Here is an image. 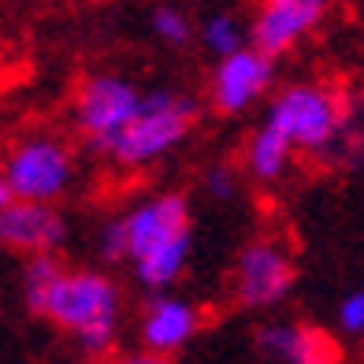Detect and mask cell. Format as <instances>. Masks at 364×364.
Segmentation results:
<instances>
[{
  "mask_svg": "<svg viewBox=\"0 0 364 364\" xmlns=\"http://www.w3.org/2000/svg\"><path fill=\"white\" fill-rule=\"evenodd\" d=\"M264 123H272L294 153H305L316 164L350 168L357 160L353 101H350V90L335 86V82H294V86H283L272 97Z\"/></svg>",
  "mask_w": 364,
  "mask_h": 364,
  "instance_id": "1",
  "label": "cell"
},
{
  "mask_svg": "<svg viewBox=\"0 0 364 364\" xmlns=\"http://www.w3.org/2000/svg\"><path fill=\"white\" fill-rule=\"evenodd\" d=\"M30 312L71 335L82 353L105 357L119 335L123 294L105 272H71L60 264Z\"/></svg>",
  "mask_w": 364,
  "mask_h": 364,
  "instance_id": "2",
  "label": "cell"
},
{
  "mask_svg": "<svg viewBox=\"0 0 364 364\" xmlns=\"http://www.w3.org/2000/svg\"><path fill=\"white\" fill-rule=\"evenodd\" d=\"M123 223L127 260L134 264V275L145 290H168L175 287L193 253V230H190V201L182 193H156L130 208Z\"/></svg>",
  "mask_w": 364,
  "mask_h": 364,
  "instance_id": "3",
  "label": "cell"
},
{
  "mask_svg": "<svg viewBox=\"0 0 364 364\" xmlns=\"http://www.w3.org/2000/svg\"><path fill=\"white\" fill-rule=\"evenodd\" d=\"M197 119H201V105L190 93H175L168 86H156V90L141 93V101L130 112V119L97 153L105 160H112L115 168L138 171V168L156 164L175 145L186 141L190 130L197 127Z\"/></svg>",
  "mask_w": 364,
  "mask_h": 364,
  "instance_id": "4",
  "label": "cell"
},
{
  "mask_svg": "<svg viewBox=\"0 0 364 364\" xmlns=\"http://www.w3.org/2000/svg\"><path fill=\"white\" fill-rule=\"evenodd\" d=\"M0 178L11 197L56 205L75 182V153L60 134H26L8 149Z\"/></svg>",
  "mask_w": 364,
  "mask_h": 364,
  "instance_id": "5",
  "label": "cell"
},
{
  "mask_svg": "<svg viewBox=\"0 0 364 364\" xmlns=\"http://www.w3.org/2000/svg\"><path fill=\"white\" fill-rule=\"evenodd\" d=\"M138 101H141V90L127 75L97 71V75H86L78 82L75 101H71V119L78 127V134L86 138V145L97 153L130 119V112L138 108Z\"/></svg>",
  "mask_w": 364,
  "mask_h": 364,
  "instance_id": "6",
  "label": "cell"
},
{
  "mask_svg": "<svg viewBox=\"0 0 364 364\" xmlns=\"http://www.w3.org/2000/svg\"><path fill=\"white\" fill-rule=\"evenodd\" d=\"M297 283V264L275 238L250 242L235 260V301L250 312H264L287 301Z\"/></svg>",
  "mask_w": 364,
  "mask_h": 364,
  "instance_id": "7",
  "label": "cell"
},
{
  "mask_svg": "<svg viewBox=\"0 0 364 364\" xmlns=\"http://www.w3.org/2000/svg\"><path fill=\"white\" fill-rule=\"evenodd\" d=\"M331 4L335 0H253V19L245 38L253 48L279 60L327 23Z\"/></svg>",
  "mask_w": 364,
  "mask_h": 364,
  "instance_id": "8",
  "label": "cell"
},
{
  "mask_svg": "<svg viewBox=\"0 0 364 364\" xmlns=\"http://www.w3.org/2000/svg\"><path fill=\"white\" fill-rule=\"evenodd\" d=\"M275 86V60L245 41L235 53L220 56L208 82V101L220 115H242L260 105Z\"/></svg>",
  "mask_w": 364,
  "mask_h": 364,
  "instance_id": "9",
  "label": "cell"
},
{
  "mask_svg": "<svg viewBox=\"0 0 364 364\" xmlns=\"http://www.w3.org/2000/svg\"><path fill=\"white\" fill-rule=\"evenodd\" d=\"M63 242H68V220L53 201L11 197L8 205H0V250L34 257V253H60Z\"/></svg>",
  "mask_w": 364,
  "mask_h": 364,
  "instance_id": "10",
  "label": "cell"
},
{
  "mask_svg": "<svg viewBox=\"0 0 364 364\" xmlns=\"http://www.w3.org/2000/svg\"><path fill=\"white\" fill-rule=\"evenodd\" d=\"M257 353L264 360H283V364H335L342 360V346L316 323L283 320V323H264L257 331Z\"/></svg>",
  "mask_w": 364,
  "mask_h": 364,
  "instance_id": "11",
  "label": "cell"
},
{
  "mask_svg": "<svg viewBox=\"0 0 364 364\" xmlns=\"http://www.w3.org/2000/svg\"><path fill=\"white\" fill-rule=\"evenodd\" d=\"M201 309L186 297H171V294H160L145 305L141 312V346L149 353H178L182 346H190L193 335L201 331Z\"/></svg>",
  "mask_w": 364,
  "mask_h": 364,
  "instance_id": "12",
  "label": "cell"
},
{
  "mask_svg": "<svg viewBox=\"0 0 364 364\" xmlns=\"http://www.w3.org/2000/svg\"><path fill=\"white\" fill-rule=\"evenodd\" d=\"M290 160H294V149L287 145V138L272 123H260L253 130L250 145H245V168H250V175L257 182H279L290 171Z\"/></svg>",
  "mask_w": 364,
  "mask_h": 364,
  "instance_id": "13",
  "label": "cell"
},
{
  "mask_svg": "<svg viewBox=\"0 0 364 364\" xmlns=\"http://www.w3.org/2000/svg\"><path fill=\"white\" fill-rule=\"evenodd\" d=\"M193 34L201 38L205 53H212L216 60L227 56V53H235V48H242L245 41H250V38H245V26L230 11H212L201 26H193Z\"/></svg>",
  "mask_w": 364,
  "mask_h": 364,
  "instance_id": "14",
  "label": "cell"
},
{
  "mask_svg": "<svg viewBox=\"0 0 364 364\" xmlns=\"http://www.w3.org/2000/svg\"><path fill=\"white\" fill-rule=\"evenodd\" d=\"M153 34L164 41V45H171V48H186L193 41V23H190V15L175 8V4H160L153 11Z\"/></svg>",
  "mask_w": 364,
  "mask_h": 364,
  "instance_id": "15",
  "label": "cell"
},
{
  "mask_svg": "<svg viewBox=\"0 0 364 364\" xmlns=\"http://www.w3.org/2000/svg\"><path fill=\"white\" fill-rule=\"evenodd\" d=\"M56 268H60L56 253H34V257H26V264H23V297H26V309L41 297V290L48 287V279L56 275Z\"/></svg>",
  "mask_w": 364,
  "mask_h": 364,
  "instance_id": "16",
  "label": "cell"
},
{
  "mask_svg": "<svg viewBox=\"0 0 364 364\" xmlns=\"http://www.w3.org/2000/svg\"><path fill=\"white\" fill-rule=\"evenodd\" d=\"M205 193L216 205L235 201V193H238V171H235V164H212V168L205 171Z\"/></svg>",
  "mask_w": 364,
  "mask_h": 364,
  "instance_id": "17",
  "label": "cell"
},
{
  "mask_svg": "<svg viewBox=\"0 0 364 364\" xmlns=\"http://www.w3.org/2000/svg\"><path fill=\"white\" fill-rule=\"evenodd\" d=\"M97 250H101V257L108 264L127 260V238H123V223L119 220H108L101 227V235H97Z\"/></svg>",
  "mask_w": 364,
  "mask_h": 364,
  "instance_id": "18",
  "label": "cell"
},
{
  "mask_svg": "<svg viewBox=\"0 0 364 364\" xmlns=\"http://www.w3.org/2000/svg\"><path fill=\"white\" fill-rule=\"evenodd\" d=\"M338 327L346 331V335H360V331H364V294L360 290L342 297V305H338Z\"/></svg>",
  "mask_w": 364,
  "mask_h": 364,
  "instance_id": "19",
  "label": "cell"
},
{
  "mask_svg": "<svg viewBox=\"0 0 364 364\" xmlns=\"http://www.w3.org/2000/svg\"><path fill=\"white\" fill-rule=\"evenodd\" d=\"M8 201H11V190H8V182L0 178V205H8Z\"/></svg>",
  "mask_w": 364,
  "mask_h": 364,
  "instance_id": "20",
  "label": "cell"
},
{
  "mask_svg": "<svg viewBox=\"0 0 364 364\" xmlns=\"http://www.w3.org/2000/svg\"><path fill=\"white\" fill-rule=\"evenodd\" d=\"M71 4H97V0H71Z\"/></svg>",
  "mask_w": 364,
  "mask_h": 364,
  "instance_id": "21",
  "label": "cell"
}]
</instances>
